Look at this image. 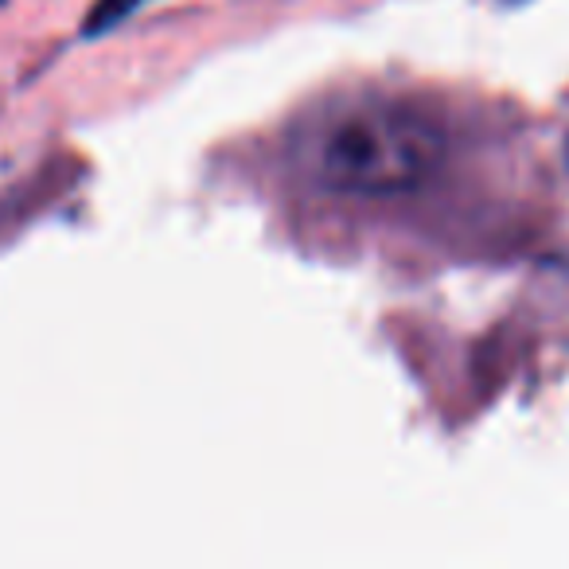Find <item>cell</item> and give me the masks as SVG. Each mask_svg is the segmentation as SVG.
I'll return each mask as SVG.
<instances>
[{"mask_svg": "<svg viewBox=\"0 0 569 569\" xmlns=\"http://www.w3.org/2000/svg\"><path fill=\"white\" fill-rule=\"evenodd\" d=\"M445 164V133L406 106H363L336 121L317 152L325 188L359 199H395L426 188Z\"/></svg>", "mask_w": 569, "mask_h": 569, "instance_id": "1", "label": "cell"}, {"mask_svg": "<svg viewBox=\"0 0 569 569\" xmlns=\"http://www.w3.org/2000/svg\"><path fill=\"white\" fill-rule=\"evenodd\" d=\"M141 4H149V0H94V9H90L87 28H82V32H87V36L110 32V28H118L121 20L133 17Z\"/></svg>", "mask_w": 569, "mask_h": 569, "instance_id": "2", "label": "cell"}]
</instances>
